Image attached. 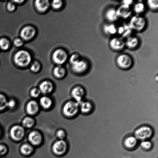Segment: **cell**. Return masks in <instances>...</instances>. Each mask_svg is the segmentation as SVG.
<instances>
[{"instance_id": "cell-1", "label": "cell", "mask_w": 158, "mask_h": 158, "mask_svg": "<svg viewBox=\"0 0 158 158\" xmlns=\"http://www.w3.org/2000/svg\"><path fill=\"white\" fill-rule=\"evenodd\" d=\"M147 23L146 19L144 17L141 15H136L131 18L128 24L133 31L140 32L144 30Z\"/></svg>"}, {"instance_id": "cell-2", "label": "cell", "mask_w": 158, "mask_h": 158, "mask_svg": "<svg viewBox=\"0 0 158 158\" xmlns=\"http://www.w3.org/2000/svg\"><path fill=\"white\" fill-rule=\"evenodd\" d=\"M116 63L121 69L128 70L132 67L134 60L131 55L128 54L122 53L119 55L116 58Z\"/></svg>"}, {"instance_id": "cell-3", "label": "cell", "mask_w": 158, "mask_h": 158, "mask_svg": "<svg viewBox=\"0 0 158 158\" xmlns=\"http://www.w3.org/2000/svg\"><path fill=\"white\" fill-rule=\"evenodd\" d=\"M14 60L15 63L21 67H25L29 64L31 60L30 54L24 50L20 51L15 54Z\"/></svg>"}, {"instance_id": "cell-4", "label": "cell", "mask_w": 158, "mask_h": 158, "mask_svg": "<svg viewBox=\"0 0 158 158\" xmlns=\"http://www.w3.org/2000/svg\"><path fill=\"white\" fill-rule=\"evenodd\" d=\"M154 131L152 128L148 126H143L138 128L135 132V137L137 140H146L152 137Z\"/></svg>"}, {"instance_id": "cell-5", "label": "cell", "mask_w": 158, "mask_h": 158, "mask_svg": "<svg viewBox=\"0 0 158 158\" xmlns=\"http://www.w3.org/2000/svg\"><path fill=\"white\" fill-rule=\"evenodd\" d=\"M72 66L73 71L76 73L82 75L85 74L89 70L90 64L89 61L85 58H82L80 61Z\"/></svg>"}, {"instance_id": "cell-6", "label": "cell", "mask_w": 158, "mask_h": 158, "mask_svg": "<svg viewBox=\"0 0 158 158\" xmlns=\"http://www.w3.org/2000/svg\"><path fill=\"white\" fill-rule=\"evenodd\" d=\"M109 46L112 50L121 52L125 47V41L121 37H114L109 42Z\"/></svg>"}, {"instance_id": "cell-7", "label": "cell", "mask_w": 158, "mask_h": 158, "mask_svg": "<svg viewBox=\"0 0 158 158\" xmlns=\"http://www.w3.org/2000/svg\"><path fill=\"white\" fill-rule=\"evenodd\" d=\"M79 105L77 102L71 101L68 102L64 105L63 111L67 117H73L78 112Z\"/></svg>"}, {"instance_id": "cell-8", "label": "cell", "mask_w": 158, "mask_h": 158, "mask_svg": "<svg viewBox=\"0 0 158 158\" xmlns=\"http://www.w3.org/2000/svg\"><path fill=\"white\" fill-rule=\"evenodd\" d=\"M116 10L119 18L123 19H127L130 18L133 12L131 6L123 4L119 6Z\"/></svg>"}, {"instance_id": "cell-9", "label": "cell", "mask_w": 158, "mask_h": 158, "mask_svg": "<svg viewBox=\"0 0 158 158\" xmlns=\"http://www.w3.org/2000/svg\"><path fill=\"white\" fill-rule=\"evenodd\" d=\"M52 58L56 63L61 65L65 62L67 59L68 55L64 51L60 49L54 52Z\"/></svg>"}, {"instance_id": "cell-10", "label": "cell", "mask_w": 158, "mask_h": 158, "mask_svg": "<svg viewBox=\"0 0 158 158\" xmlns=\"http://www.w3.org/2000/svg\"><path fill=\"white\" fill-rule=\"evenodd\" d=\"M85 90L84 88L80 86H78L74 88L72 90V95L73 97L75 99L77 103H80L82 99L84 97Z\"/></svg>"}, {"instance_id": "cell-11", "label": "cell", "mask_w": 158, "mask_h": 158, "mask_svg": "<svg viewBox=\"0 0 158 158\" xmlns=\"http://www.w3.org/2000/svg\"><path fill=\"white\" fill-rule=\"evenodd\" d=\"M133 31L129 24H124L117 27V33L123 39H127L132 35Z\"/></svg>"}, {"instance_id": "cell-12", "label": "cell", "mask_w": 158, "mask_h": 158, "mask_svg": "<svg viewBox=\"0 0 158 158\" xmlns=\"http://www.w3.org/2000/svg\"><path fill=\"white\" fill-rule=\"evenodd\" d=\"M125 43V47L131 50H134L138 47L140 40L137 37L132 35L126 39Z\"/></svg>"}, {"instance_id": "cell-13", "label": "cell", "mask_w": 158, "mask_h": 158, "mask_svg": "<svg viewBox=\"0 0 158 158\" xmlns=\"http://www.w3.org/2000/svg\"><path fill=\"white\" fill-rule=\"evenodd\" d=\"M35 31L33 27L27 26L22 30L21 35V38L25 40H29L35 36Z\"/></svg>"}, {"instance_id": "cell-14", "label": "cell", "mask_w": 158, "mask_h": 158, "mask_svg": "<svg viewBox=\"0 0 158 158\" xmlns=\"http://www.w3.org/2000/svg\"><path fill=\"white\" fill-rule=\"evenodd\" d=\"M105 17L106 19L111 23L117 21L119 19L117 10L114 8H110L106 11Z\"/></svg>"}, {"instance_id": "cell-15", "label": "cell", "mask_w": 158, "mask_h": 158, "mask_svg": "<svg viewBox=\"0 0 158 158\" xmlns=\"http://www.w3.org/2000/svg\"><path fill=\"white\" fill-rule=\"evenodd\" d=\"M67 145L65 142L63 140H60L56 142L53 147L54 152L56 154L61 155L65 152Z\"/></svg>"}, {"instance_id": "cell-16", "label": "cell", "mask_w": 158, "mask_h": 158, "mask_svg": "<svg viewBox=\"0 0 158 158\" xmlns=\"http://www.w3.org/2000/svg\"><path fill=\"white\" fill-rule=\"evenodd\" d=\"M10 134L12 138L15 140H19L24 135V130L21 127L15 126L11 130Z\"/></svg>"}, {"instance_id": "cell-17", "label": "cell", "mask_w": 158, "mask_h": 158, "mask_svg": "<svg viewBox=\"0 0 158 158\" xmlns=\"http://www.w3.org/2000/svg\"><path fill=\"white\" fill-rule=\"evenodd\" d=\"M124 143L127 148L128 149H132L137 146L138 140L134 136H130L125 139Z\"/></svg>"}, {"instance_id": "cell-18", "label": "cell", "mask_w": 158, "mask_h": 158, "mask_svg": "<svg viewBox=\"0 0 158 158\" xmlns=\"http://www.w3.org/2000/svg\"><path fill=\"white\" fill-rule=\"evenodd\" d=\"M104 31L106 35H114L117 33V27L113 23L105 24L103 27Z\"/></svg>"}, {"instance_id": "cell-19", "label": "cell", "mask_w": 158, "mask_h": 158, "mask_svg": "<svg viewBox=\"0 0 158 158\" xmlns=\"http://www.w3.org/2000/svg\"><path fill=\"white\" fill-rule=\"evenodd\" d=\"M81 111L84 114H90L93 110L92 104L89 102H84L81 103L80 106Z\"/></svg>"}, {"instance_id": "cell-20", "label": "cell", "mask_w": 158, "mask_h": 158, "mask_svg": "<svg viewBox=\"0 0 158 158\" xmlns=\"http://www.w3.org/2000/svg\"><path fill=\"white\" fill-rule=\"evenodd\" d=\"M35 6L40 12H44L48 8L49 6V1L44 0H37L35 1Z\"/></svg>"}, {"instance_id": "cell-21", "label": "cell", "mask_w": 158, "mask_h": 158, "mask_svg": "<svg viewBox=\"0 0 158 158\" xmlns=\"http://www.w3.org/2000/svg\"><path fill=\"white\" fill-rule=\"evenodd\" d=\"M29 139L31 143L34 145H38L41 143V136L38 133L33 131L29 135Z\"/></svg>"}, {"instance_id": "cell-22", "label": "cell", "mask_w": 158, "mask_h": 158, "mask_svg": "<svg viewBox=\"0 0 158 158\" xmlns=\"http://www.w3.org/2000/svg\"><path fill=\"white\" fill-rule=\"evenodd\" d=\"M40 91L43 94H47L51 92L53 88L52 83L48 81H45L42 83L40 86Z\"/></svg>"}, {"instance_id": "cell-23", "label": "cell", "mask_w": 158, "mask_h": 158, "mask_svg": "<svg viewBox=\"0 0 158 158\" xmlns=\"http://www.w3.org/2000/svg\"><path fill=\"white\" fill-rule=\"evenodd\" d=\"M133 10L137 14V15H140L145 12V4L142 2L139 1V2L135 4Z\"/></svg>"}, {"instance_id": "cell-24", "label": "cell", "mask_w": 158, "mask_h": 158, "mask_svg": "<svg viewBox=\"0 0 158 158\" xmlns=\"http://www.w3.org/2000/svg\"><path fill=\"white\" fill-rule=\"evenodd\" d=\"M38 105L36 102L31 101L29 102L27 107L28 113L30 114H35L38 112Z\"/></svg>"}, {"instance_id": "cell-25", "label": "cell", "mask_w": 158, "mask_h": 158, "mask_svg": "<svg viewBox=\"0 0 158 158\" xmlns=\"http://www.w3.org/2000/svg\"><path fill=\"white\" fill-rule=\"evenodd\" d=\"M54 74L58 78H61L64 76L66 74L65 69L61 66H57L54 70Z\"/></svg>"}, {"instance_id": "cell-26", "label": "cell", "mask_w": 158, "mask_h": 158, "mask_svg": "<svg viewBox=\"0 0 158 158\" xmlns=\"http://www.w3.org/2000/svg\"><path fill=\"white\" fill-rule=\"evenodd\" d=\"M40 103L43 108H48L50 107L52 105V102L48 98L43 97L40 100Z\"/></svg>"}, {"instance_id": "cell-27", "label": "cell", "mask_w": 158, "mask_h": 158, "mask_svg": "<svg viewBox=\"0 0 158 158\" xmlns=\"http://www.w3.org/2000/svg\"><path fill=\"white\" fill-rule=\"evenodd\" d=\"M147 5L150 10L153 11L157 10L158 8V1L148 0L147 1Z\"/></svg>"}, {"instance_id": "cell-28", "label": "cell", "mask_w": 158, "mask_h": 158, "mask_svg": "<svg viewBox=\"0 0 158 158\" xmlns=\"http://www.w3.org/2000/svg\"><path fill=\"white\" fill-rule=\"evenodd\" d=\"M82 58L78 54H74L73 55H72L71 56L70 59H69V61L71 65L72 66L73 65L76 64L78 62L81 60Z\"/></svg>"}, {"instance_id": "cell-29", "label": "cell", "mask_w": 158, "mask_h": 158, "mask_svg": "<svg viewBox=\"0 0 158 158\" xmlns=\"http://www.w3.org/2000/svg\"><path fill=\"white\" fill-rule=\"evenodd\" d=\"M9 46L10 43L7 40L3 38L0 40V47L3 50H7L9 49Z\"/></svg>"}, {"instance_id": "cell-30", "label": "cell", "mask_w": 158, "mask_h": 158, "mask_svg": "<svg viewBox=\"0 0 158 158\" xmlns=\"http://www.w3.org/2000/svg\"><path fill=\"white\" fill-rule=\"evenodd\" d=\"M21 151L23 154L27 155L30 154L32 152V148L30 145H24L21 147Z\"/></svg>"}, {"instance_id": "cell-31", "label": "cell", "mask_w": 158, "mask_h": 158, "mask_svg": "<svg viewBox=\"0 0 158 158\" xmlns=\"http://www.w3.org/2000/svg\"><path fill=\"white\" fill-rule=\"evenodd\" d=\"M23 125L26 128H30L32 126L34 123L33 119L27 117L23 121Z\"/></svg>"}, {"instance_id": "cell-32", "label": "cell", "mask_w": 158, "mask_h": 158, "mask_svg": "<svg viewBox=\"0 0 158 158\" xmlns=\"http://www.w3.org/2000/svg\"><path fill=\"white\" fill-rule=\"evenodd\" d=\"M142 148L145 150H149L152 148V143L149 141L144 140L142 141L140 144Z\"/></svg>"}, {"instance_id": "cell-33", "label": "cell", "mask_w": 158, "mask_h": 158, "mask_svg": "<svg viewBox=\"0 0 158 158\" xmlns=\"http://www.w3.org/2000/svg\"><path fill=\"white\" fill-rule=\"evenodd\" d=\"M7 100L4 96L0 94V110H2L7 106Z\"/></svg>"}, {"instance_id": "cell-34", "label": "cell", "mask_w": 158, "mask_h": 158, "mask_svg": "<svg viewBox=\"0 0 158 158\" xmlns=\"http://www.w3.org/2000/svg\"><path fill=\"white\" fill-rule=\"evenodd\" d=\"M40 65L38 62L35 61L32 63L31 66V70L34 72H37L40 70Z\"/></svg>"}, {"instance_id": "cell-35", "label": "cell", "mask_w": 158, "mask_h": 158, "mask_svg": "<svg viewBox=\"0 0 158 158\" xmlns=\"http://www.w3.org/2000/svg\"><path fill=\"white\" fill-rule=\"evenodd\" d=\"M62 5V2L61 1H54L52 3V7L55 9L60 8Z\"/></svg>"}, {"instance_id": "cell-36", "label": "cell", "mask_w": 158, "mask_h": 158, "mask_svg": "<svg viewBox=\"0 0 158 158\" xmlns=\"http://www.w3.org/2000/svg\"><path fill=\"white\" fill-rule=\"evenodd\" d=\"M40 94V90L37 89L36 88L32 89L31 91V95L33 97H38L39 96Z\"/></svg>"}, {"instance_id": "cell-37", "label": "cell", "mask_w": 158, "mask_h": 158, "mask_svg": "<svg viewBox=\"0 0 158 158\" xmlns=\"http://www.w3.org/2000/svg\"><path fill=\"white\" fill-rule=\"evenodd\" d=\"M14 44L17 47H21L23 44V42L20 39H17L14 41Z\"/></svg>"}, {"instance_id": "cell-38", "label": "cell", "mask_w": 158, "mask_h": 158, "mask_svg": "<svg viewBox=\"0 0 158 158\" xmlns=\"http://www.w3.org/2000/svg\"><path fill=\"white\" fill-rule=\"evenodd\" d=\"M15 6L13 3L9 2L8 4H7V8L8 10L10 11H13L15 10Z\"/></svg>"}, {"instance_id": "cell-39", "label": "cell", "mask_w": 158, "mask_h": 158, "mask_svg": "<svg viewBox=\"0 0 158 158\" xmlns=\"http://www.w3.org/2000/svg\"><path fill=\"white\" fill-rule=\"evenodd\" d=\"M57 136L60 139H63L65 137V133L64 131H59L57 133Z\"/></svg>"}, {"instance_id": "cell-40", "label": "cell", "mask_w": 158, "mask_h": 158, "mask_svg": "<svg viewBox=\"0 0 158 158\" xmlns=\"http://www.w3.org/2000/svg\"><path fill=\"white\" fill-rule=\"evenodd\" d=\"M7 152L5 147L2 145H0V155H4Z\"/></svg>"}, {"instance_id": "cell-41", "label": "cell", "mask_w": 158, "mask_h": 158, "mask_svg": "<svg viewBox=\"0 0 158 158\" xmlns=\"http://www.w3.org/2000/svg\"><path fill=\"white\" fill-rule=\"evenodd\" d=\"M15 102L13 100H11L9 102H7V106L10 108H13L15 106Z\"/></svg>"}, {"instance_id": "cell-42", "label": "cell", "mask_w": 158, "mask_h": 158, "mask_svg": "<svg viewBox=\"0 0 158 158\" xmlns=\"http://www.w3.org/2000/svg\"><path fill=\"white\" fill-rule=\"evenodd\" d=\"M133 2H134V1L132 0H125L122 2V4L131 6V5L133 4Z\"/></svg>"}, {"instance_id": "cell-43", "label": "cell", "mask_w": 158, "mask_h": 158, "mask_svg": "<svg viewBox=\"0 0 158 158\" xmlns=\"http://www.w3.org/2000/svg\"><path fill=\"white\" fill-rule=\"evenodd\" d=\"M14 2H24V1H14Z\"/></svg>"}]
</instances>
